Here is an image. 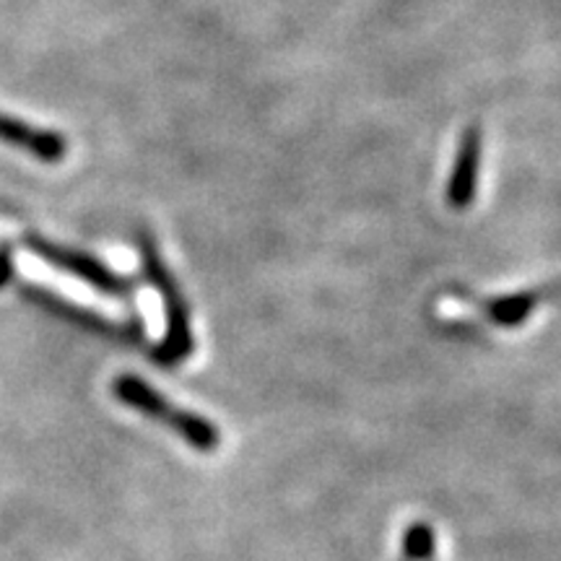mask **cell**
Listing matches in <instances>:
<instances>
[{
  "instance_id": "cell-1",
  "label": "cell",
  "mask_w": 561,
  "mask_h": 561,
  "mask_svg": "<svg viewBox=\"0 0 561 561\" xmlns=\"http://www.w3.org/2000/svg\"><path fill=\"white\" fill-rule=\"evenodd\" d=\"M112 390H115L117 401L130 405V409H136L140 413H146V416L161 421V424H167L172 432H178L187 445H193L195 450L210 453L219 447L221 434L214 424H210V421L201 419L198 413L193 411L178 409V405L167 401L159 390H153L151 385L140 380V377H133V375L117 377L115 385H112Z\"/></svg>"
},
{
  "instance_id": "cell-7",
  "label": "cell",
  "mask_w": 561,
  "mask_h": 561,
  "mask_svg": "<svg viewBox=\"0 0 561 561\" xmlns=\"http://www.w3.org/2000/svg\"><path fill=\"white\" fill-rule=\"evenodd\" d=\"M434 549H437V543H434L430 525H411L409 533H405V557L411 561H430L434 557Z\"/></svg>"
},
{
  "instance_id": "cell-2",
  "label": "cell",
  "mask_w": 561,
  "mask_h": 561,
  "mask_svg": "<svg viewBox=\"0 0 561 561\" xmlns=\"http://www.w3.org/2000/svg\"><path fill=\"white\" fill-rule=\"evenodd\" d=\"M140 255H144V268L146 276L153 284V289L159 291L161 301H164V314H167V335L157 348V356L167 364H178L191 356L193 351V333H191V312H187V301L182 297L178 280L161 261L157 244L151 237L140 234Z\"/></svg>"
},
{
  "instance_id": "cell-8",
  "label": "cell",
  "mask_w": 561,
  "mask_h": 561,
  "mask_svg": "<svg viewBox=\"0 0 561 561\" xmlns=\"http://www.w3.org/2000/svg\"><path fill=\"white\" fill-rule=\"evenodd\" d=\"M13 278V252L11 244H0V289Z\"/></svg>"
},
{
  "instance_id": "cell-4",
  "label": "cell",
  "mask_w": 561,
  "mask_h": 561,
  "mask_svg": "<svg viewBox=\"0 0 561 561\" xmlns=\"http://www.w3.org/2000/svg\"><path fill=\"white\" fill-rule=\"evenodd\" d=\"M481 151H483V136L479 125H471L462 133L458 157H455V167L447 182V203L453 208H468L476 198V182H479L481 170Z\"/></svg>"
},
{
  "instance_id": "cell-3",
  "label": "cell",
  "mask_w": 561,
  "mask_h": 561,
  "mask_svg": "<svg viewBox=\"0 0 561 561\" xmlns=\"http://www.w3.org/2000/svg\"><path fill=\"white\" fill-rule=\"evenodd\" d=\"M26 248H30L34 255L42 257L45 263H50L53 268H58L68 276L83 280V284L94 286L96 291L110 294V297H123L130 289V280L117 276L115 271H110L102 261H96L94 255L89 252L73 250V248H62L58 242L45 240L39 234H26Z\"/></svg>"
},
{
  "instance_id": "cell-5",
  "label": "cell",
  "mask_w": 561,
  "mask_h": 561,
  "mask_svg": "<svg viewBox=\"0 0 561 561\" xmlns=\"http://www.w3.org/2000/svg\"><path fill=\"white\" fill-rule=\"evenodd\" d=\"M0 140L11 144L13 149L32 153L34 159L45 161V164H58L68 157V140L60 133L34 128L19 117L3 115V112H0Z\"/></svg>"
},
{
  "instance_id": "cell-6",
  "label": "cell",
  "mask_w": 561,
  "mask_h": 561,
  "mask_svg": "<svg viewBox=\"0 0 561 561\" xmlns=\"http://www.w3.org/2000/svg\"><path fill=\"white\" fill-rule=\"evenodd\" d=\"M557 297H561V280L543 286V289H530L525 294H510V297L476 301V305H479L483 318L494 322V325L515 328V325H520V322L528 320V314L536 310L538 305H543V301L557 299Z\"/></svg>"
}]
</instances>
